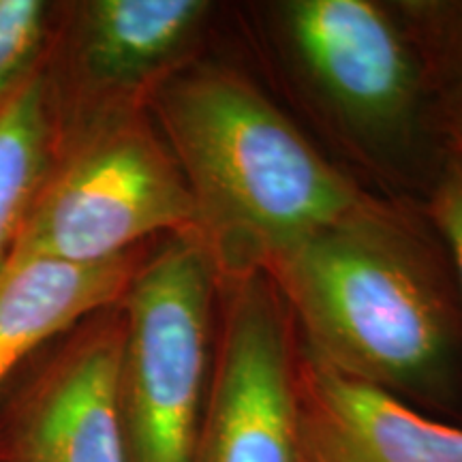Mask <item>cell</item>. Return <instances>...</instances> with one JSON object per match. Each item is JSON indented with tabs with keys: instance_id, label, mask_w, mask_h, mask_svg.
Returning <instances> with one entry per match:
<instances>
[{
	"instance_id": "cell-1",
	"label": "cell",
	"mask_w": 462,
	"mask_h": 462,
	"mask_svg": "<svg viewBox=\"0 0 462 462\" xmlns=\"http://www.w3.org/2000/svg\"><path fill=\"white\" fill-rule=\"evenodd\" d=\"M300 349L398 398L446 402L462 356V302L426 212L366 199L265 268Z\"/></svg>"
},
{
	"instance_id": "cell-2",
	"label": "cell",
	"mask_w": 462,
	"mask_h": 462,
	"mask_svg": "<svg viewBox=\"0 0 462 462\" xmlns=\"http://www.w3.org/2000/svg\"><path fill=\"white\" fill-rule=\"evenodd\" d=\"M148 109L193 198L195 234L218 281L263 274L366 199L296 120L221 60H195Z\"/></svg>"
},
{
	"instance_id": "cell-3",
	"label": "cell",
	"mask_w": 462,
	"mask_h": 462,
	"mask_svg": "<svg viewBox=\"0 0 462 462\" xmlns=\"http://www.w3.org/2000/svg\"><path fill=\"white\" fill-rule=\"evenodd\" d=\"M263 15L285 71L351 154L379 171L441 157L424 67L390 3L281 0Z\"/></svg>"
},
{
	"instance_id": "cell-4",
	"label": "cell",
	"mask_w": 462,
	"mask_h": 462,
	"mask_svg": "<svg viewBox=\"0 0 462 462\" xmlns=\"http://www.w3.org/2000/svg\"><path fill=\"white\" fill-rule=\"evenodd\" d=\"M184 231H195L193 198L142 109L51 137L7 262L99 263Z\"/></svg>"
},
{
	"instance_id": "cell-5",
	"label": "cell",
	"mask_w": 462,
	"mask_h": 462,
	"mask_svg": "<svg viewBox=\"0 0 462 462\" xmlns=\"http://www.w3.org/2000/svg\"><path fill=\"white\" fill-rule=\"evenodd\" d=\"M118 304L116 392L129 462H193L218 306L217 268L198 234L154 240Z\"/></svg>"
},
{
	"instance_id": "cell-6",
	"label": "cell",
	"mask_w": 462,
	"mask_h": 462,
	"mask_svg": "<svg viewBox=\"0 0 462 462\" xmlns=\"http://www.w3.org/2000/svg\"><path fill=\"white\" fill-rule=\"evenodd\" d=\"M210 0H54L42 82L51 131L142 112L206 56Z\"/></svg>"
},
{
	"instance_id": "cell-7",
	"label": "cell",
	"mask_w": 462,
	"mask_h": 462,
	"mask_svg": "<svg viewBox=\"0 0 462 462\" xmlns=\"http://www.w3.org/2000/svg\"><path fill=\"white\" fill-rule=\"evenodd\" d=\"M296 360V326L273 281H218L215 357L193 462H300Z\"/></svg>"
},
{
	"instance_id": "cell-8",
	"label": "cell",
	"mask_w": 462,
	"mask_h": 462,
	"mask_svg": "<svg viewBox=\"0 0 462 462\" xmlns=\"http://www.w3.org/2000/svg\"><path fill=\"white\" fill-rule=\"evenodd\" d=\"M120 304L34 349L0 385V462H129L118 413Z\"/></svg>"
},
{
	"instance_id": "cell-9",
	"label": "cell",
	"mask_w": 462,
	"mask_h": 462,
	"mask_svg": "<svg viewBox=\"0 0 462 462\" xmlns=\"http://www.w3.org/2000/svg\"><path fill=\"white\" fill-rule=\"evenodd\" d=\"M300 462H462V429L390 392L296 360Z\"/></svg>"
},
{
	"instance_id": "cell-10",
	"label": "cell",
	"mask_w": 462,
	"mask_h": 462,
	"mask_svg": "<svg viewBox=\"0 0 462 462\" xmlns=\"http://www.w3.org/2000/svg\"><path fill=\"white\" fill-rule=\"evenodd\" d=\"M152 242L99 263L56 259L5 263L0 268V385L56 334L118 304Z\"/></svg>"
},
{
	"instance_id": "cell-11",
	"label": "cell",
	"mask_w": 462,
	"mask_h": 462,
	"mask_svg": "<svg viewBox=\"0 0 462 462\" xmlns=\"http://www.w3.org/2000/svg\"><path fill=\"white\" fill-rule=\"evenodd\" d=\"M51 137L39 73L0 112V268L7 263L26 208L48 167Z\"/></svg>"
},
{
	"instance_id": "cell-12",
	"label": "cell",
	"mask_w": 462,
	"mask_h": 462,
	"mask_svg": "<svg viewBox=\"0 0 462 462\" xmlns=\"http://www.w3.org/2000/svg\"><path fill=\"white\" fill-rule=\"evenodd\" d=\"M418 51L437 114L462 107V0L390 3Z\"/></svg>"
},
{
	"instance_id": "cell-13",
	"label": "cell",
	"mask_w": 462,
	"mask_h": 462,
	"mask_svg": "<svg viewBox=\"0 0 462 462\" xmlns=\"http://www.w3.org/2000/svg\"><path fill=\"white\" fill-rule=\"evenodd\" d=\"M54 0H0V112L42 73Z\"/></svg>"
},
{
	"instance_id": "cell-14",
	"label": "cell",
	"mask_w": 462,
	"mask_h": 462,
	"mask_svg": "<svg viewBox=\"0 0 462 462\" xmlns=\"http://www.w3.org/2000/svg\"><path fill=\"white\" fill-rule=\"evenodd\" d=\"M424 212L446 246L462 302V163L448 152L432 173Z\"/></svg>"
},
{
	"instance_id": "cell-15",
	"label": "cell",
	"mask_w": 462,
	"mask_h": 462,
	"mask_svg": "<svg viewBox=\"0 0 462 462\" xmlns=\"http://www.w3.org/2000/svg\"><path fill=\"white\" fill-rule=\"evenodd\" d=\"M437 133L443 152L462 163V107L437 114Z\"/></svg>"
}]
</instances>
